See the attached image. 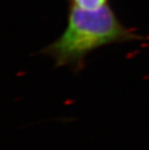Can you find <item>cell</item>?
Segmentation results:
<instances>
[{"label": "cell", "instance_id": "cell-1", "mask_svg": "<svg viewBox=\"0 0 149 150\" xmlns=\"http://www.w3.org/2000/svg\"><path fill=\"white\" fill-rule=\"evenodd\" d=\"M138 39V35L120 23L108 5L96 10H85L72 5L64 33L42 52L57 67H69L78 72L86 56L94 50Z\"/></svg>", "mask_w": 149, "mask_h": 150}, {"label": "cell", "instance_id": "cell-2", "mask_svg": "<svg viewBox=\"0 0 149 150\" xmlns=\"http://www.w3.org/2000/svg\"><path fill=\"white\" fill-rule=\"evenodd\" d=\"M108 0H72V5L85 10H96L107 5Z\"/></svg>", "mask_w": 149, "mask_h": 150}]
</instances>
